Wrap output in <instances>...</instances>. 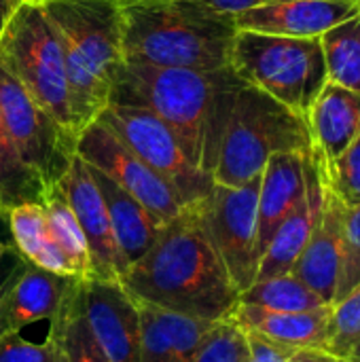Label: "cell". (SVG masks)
Returning a JSON list of instances; mask_svg holds the SVG:
<instances>
[{
  "mask_svg": "<svg viewBox=\"0 0 360 362\" xmlns=\"http://www.w3.org/2000/svg\"><path fill=\"white\" fill-rule=\"evenodd\" d=\"M344 210L346 206L325 187L320 221L291 269V274L312 288L327 305H333L337 293Z\"/></svg>",
  "mask_w": 360,
  "mask_h": 362,
  "instance_id": "cell-17",
  "label": "cell"
},
{
  "mask_svg": "<svg viewBox=\"0 0 360 362\" xmlns=\"http://www.w3.org/2000/svg\"><path fill=\"white\" fill-rule=\"evenodd\" d=\"M119 284L138 303L208 322L225 320L240 299L197 204L161 225L153 246L125 269Z\"/></svg>",
  "mask_w": 360,
  "mask_h": 362,
  "instance_id": "cell-1",
  "label": "cell"
},
{
  "mask_svg": "<svg viewBox=\"0 0 360 362\" xmlns=\"http://www.w3.org/2000/svg\"><path fill=\"white\" fill-rule=\"evenodd\" d=\"M229 68L242 83L267 93L303 119L329 81L320 38L238 30Z\"/></svg>",
  "mask_w": 360,
  "mask_h": 362,
  "instance_id": "cell-5",
  "label": "cell"
},
{
  "mask_svg": "<svg viewBox=\"0 0 360 362\" xmlns=\"http://www.w3.org/2000/svg\"><path fill=\"white\" fill-rule=\"evenodd\" d=\"M13 238H11V229H8V218L6 212L0 208V255L8 248H13Z\"/></svg>",
  "mask_w": 360,
  "mask_h": 362,
  "instance_id": "cell-37",
  "label": "cell"
},
{
  "mask_svg": "<svg viewBox=\"0 0 360 362\" xmlns=\"http://www.w3.org/2000/svg\"><path fill=\"white\" fill-rule=\"evenodd\" d=\"M348 358L354 362H360V339L354 344V348L350 350V354H348Z\"/></svg>",
  "mask_w": 360,
  "mask_h": 362,
  "instance_id": "cell-39",
  "label": "cell"
},
{
  "mask_svg": "<svg viewBox=\"0 0 360 362\" xmlns=\"http://www.w3.org/2000/svg\"><path fill=\"white\" fill-rule=\"evenodd\" d=\"M55 36L76 49L110 87L123 64V17L119 0H38Z\"/></svg>",
  "mask_w": 360,
  "mask_h": 362,
  "instance_id": "cell-10",
  "label": "cell"
},
{
  "mask_svg": "<svg viewBox=\"0 0 360 362\" xmlns=\"http://www.w3.org/2000/svg\"><path fill=\"white\" fill-rule=\"evenodd\" d=\"M356 284H360V206L344 210L339 278L333 303L344 299Z\"/></svg>",
  "mask_w": 360,
  "mask_h": 362,
  "instance_id": "cell-31",
  "label": "cell"
},
{
  "mask_svg": "<svg viewBox=\"0 0 360 362\" xmlns=\"http://www.w3.org/2000/svg\"><path fill=\"white\" fill-rule=\"evenodd\" d=\"M312 153H276L265 163L257 202L259 261L282 221L297 208L308 187V161Z\"/></svg>",
  "mask_w": 360,
  "mask_h": 362,
  "instance_id": "cell-15",
  "label": "cell"
},
{
  "mask_svg": "<svg viewBox=\"0 0 360 362\" xmlns=\"http://www.w3.org/2000/svg\"><path fill=\"white\" fill-rule=\"evenodd\" d=\"M123 62L214 72L229 68L236 19L199 0H119Z\"/></svg>",
  "mask_w": 360,
  "mask_h": 362,
  "instance_id": "cell-3",
  "label": "cell"
},
{
  "mask_svg": "<svg viewBox=\"0 0 360 362\" xmlns=\"http://www.w3.org/2000/svg\"><path fill=\"white\" fill-rule=\"evenodd\" d=\"M0 66L79 138L59 40L38 0H21L0 36Z\"/></svg>",
  "mask_w": 360,
  "mask_h": 362,
  "instance_id": "cell-6",
  "label": "cell"
},
{
  "mask_svg": "<svg viewBox=\"0 0 360 362\" xmlns=\"http://www.w3.org/2000/svg\"><path fill=\"white\" fill-rule=\"evenodd\" d=\"M204 4H208L214 11H221L225 15H240L244 11L257 8V6H265V4H274V2H282V0H199Z\"/></svg>",
  "mask_w": 360,
  "mask_h": 362,
  "instance_id": "cell-36",
  "label": "cell"
},
{
  "mask_svg": "<svg viewBox=\"0 0 360 362\" xmlns=\"http://www.w3.org/2000/svg\"><path fill=\"white\" fill-rule=\"evenodd\" d=\"M276 153H312L308 121L242 83L227 117L212 180L223 187L248 185L261 178Z\"/></svg>",
  "mask_w": 360,
  "mask_h": 362,
  "instance_id": "cell-4",
  "label": "cell"
},
{
  "mask_svg": "<svg viewBox=\"0 0 360 362\" xmlns=\"http://www.w3.org/2000/svg\"><path fill=\"white\" fill-rule=\"evenodd\" d=\"M76 155L134 195L159 223L172 221L185 208L174 189L134 155L100 119L79 134Z\"/></svg>",
  "mask_w": 360,
  "mask_h": 362,
  "instance_id": "cell-11",
  "label": "cell"
},
{
  "mask_svg": "<svg viewBox=\"0 0 360 362\" xmlns=\"http://www.w3.org/2000/svg\"><path fill=\"white\" fill-rule=\"evenodd\" d=\"M225 320L244 333H255L286 346L329 350L331 341V305L310 312H269L238 301Z\"/></svg>",
  "mask_w": 360,
  "mask_h": 362,
  "instance_id": "cell-20",
  "label": "cell"
},
{
  "mask_svg": "<svg viewBox=\"0 0 360 362\" xmlns=\"http://www.w3.org/2000/svg\"><path fill=\"white\" fill-rule=\"evenodd\" d=\"M240 87L242 81L231 68L204 72L123 62L110 100L138 104L155 112L174 132L189 161L212 176Z\"/></svg>",
  "mask_w": 360,
  "mask_h": 362,
  "instance_id": "cell-2",
  "label": "cell"
},
{
  "mask_svg": "<svg viewBox=\"0 0 360 362\" xmlns=\"http://www.w3.org/2000/svg\"><path fill=\"white\" fill-rule=\"evenodd\" d=\"M320 174L325 187L346 208L360 206V136L339 157H335L327 165H320Z\"/></svg>",
  "mask_w": 360,
  "mask_h": 362,
  "instance_id": "cell-29",
  "label": "cell"
},
{
  "mask_svg": "<svg viewBox=\"0 0 360 362\" xmlns=\"http://www.w3.org/2000/svg\"><path fill=\"white\" fill-rule=\"evenodd\" d=\"M325 206V180L320 174V165L314 157V151L308 161V187L303 199L297 208L282 221L274 238L269 240L265 252L261 255L257 280H267L276 276L291 274L295 261L306 248L310 235L314 233Z\"/></svg>",
  "mask_w": 360,
  "mask_h": 362,
  "instance_id": "cell-16",
  "label": "cell"
},
{
  "mask_svg": "<svg viewBox=\"0 0 360 362\" xmlns=\"http://www.w3.org/2000/svg\"><path fill=\"white\" fill-rule=\"evenodd\" d=\"M360 339V284L344 299L331 305V341L329 350L337 356H348Z\"/></svg>",
  "mask_w": 360,
  "mask_h": 362,
  "instance_id": "cell-32",
  "label": "cell"
},
{
  "mask_svg": "<svg viewBox=\"0 0 360 362\" xmlns=\"http://www.w3.org/2000/svg\"><path fill=\"white\" fill-rule=\"evenodd\" d=\"M250 348L246 333L229 320L212 325L202 348L191 362H248Z\"/></svg>",
  "mask_w": 360,
  "mask_h": 362,
  "instance_id": "cell-30",
  "label": "cell"
},
{
  "mask_svg": "<svg viewBox=\"0 0 360 362\" xmlns=\"http://www.w3.org/2000/svg\"><path fill=\"white\" fill-rule=\"evenodd\" d=\"M8 229L15 248L34 265L62 274V276H76L74 267L66 259V255L59 250V246L53 242L47 216L42 210V204H21L6 212ZM79 278V276H76Z\"/></svg>",
  "mask_w": 360,
  "mask_h": 362,
  "instance_id": "cell-23",
  "label": "cell"
},
{
  "mask_svg": "<svg viewBox=\"0 0 360 362\" xmlns=\"http://www.w3.org/2000/svg\"><path fill=\"white\" fill-rule=\"evenodd\" d=\"M42 210L47 216V227L53 238V242L59 246V250L66 255L70 265L74 267L79 278H91V255L87 240L83 235V229L68 206L66 197L59 193L57 187H51L47 195L42 197Z\"/></svg>",
  "mask_w": 360,
  "mask_h": 362,
  "instance_id": "cell-25",
  "label": "cell"
},
{
  "mask_svg": "<svg viewBox=\"0 0 360 362\" xmlns=\"http://www.w3.org/2000/svg\"><path fill=\"white\" fill-rule=\"evenodd\" d=\"M0 362H64V356L49 337L45 344H32L19 331H11L0 337Z\"/></svg>",
  "mask_w": 360,
  "mask_h": 362,
  "instance_id": "cell-34",
  "label": "cell"
},
{
  "mask_svg": "<svg viewBox=\"0 0 360 362\" xmlns=\"http://www.w3.org/2000/svg\"><path fill=\"white\" fill-rule=\"evenodd\" d=\"M261 178L242 187L212 185L202 199L199 214L204 227L231 278L236 288L244 293L257 280V202Z\"/></svg>",
  "mask_w": 360,
  "mask_h": 362,
  "instance_id": "cell-9",
  "label": "cell"
},
{
  "mask_svg": "<svg viewBox=\"0 0 360 362\" xmlns=\"http://www.w3.org/2000/svg\"><path fill=\"white\" fill-rule=\"evenodd\" d=\"M55 187L66 197L87 240L91 255V278L119 282L127 269V263L115 240L108 210L91 168L79 155H74Z\"/></svg>",
  "mask_w": 360,
  "mask_h": 362,
  "instance_id": "cell-12",
  "label": "cell"
},
{
  "mask_svg": "<svg viewBox=\"0 0 360 362\" xmlns=\"http://www.w3.org/2000/svg\"><path fill=\"white\" fill-rule=\"evenodd\" d=\"M238 301L269 312H310L327 305L312 288H308L293 274L259 280L244 293H240Z\"/></svg>",
  "mask_w": 360,
  "mask_h": 362,
  "instance_id": "cell-27",
  "label": "cell"
},
{
  "mask_svg": "<svg viewBox=\"0 0 360 362\" xmlns=\"http://www.w3.org/2000/svg\"><path fill=\"white\" fill-rule=\"evenodd\" d=\"M91 174H93L95 185L104 197L110 227H112L115 240L119 244V250L129 267L153 246L163 223H159L134 195H129L125 189H121L108 176H104L95 168H91Z\"/></svg>",
  "mask_w": 360,
  "mask_h": 362,
  "instance_id": "cell-22",
  "label": "cell"
},
{
  "mask_svg": "<svg viewBox=\"0 0 360 362\" xmlns=\"http://www.w3.org/2000/svg\"><path fill=\"white\" fill-rule=\"evenodd\" d=\"M83 312L93 339L110 362H140V310L119 282L85 278Z\"/></svg>",
  "mask_w": 360,
  "mask_h": 362,
  "instance_id": "cell-13",
  "label": "cell"
},
{
  "mask_svg": "<svg viewBox=\"0 0 360 362\" xmlns=\"http://www.w3.org/2000/svg\"><path fill=\"white\" fill-rule=\"evenodd\" d=\"M354 2H356V4H359V6H360V0H354Z\"/></svg>",
  "mask_w": 360,
  "mask_h": 362,
  "instance_id": "cell-40",
  "label": "cell"
},
{
  "mask_svg": "<svg viewBox=\"0 0 360 362\" xmlns=\"http://www.w3.org/2000/svg\"><path fill=\"white\" fill-rule=\"evenodd\" d=\"M246 339L250 348L248 362H354L348 356H337L323 348L286 346L255 333H246Z\"/></svg>",
  "mask_w": 360,
  "mask_h": 362,
  "instance_id": "cell-33",
  "label": "cell"
},
{
  "mask_svg": "<svg viewBox=\"0 0 360 362\" xmlns=\"http://www.w3.org/2000/svg\"><path fill=\"white\" fill-rule=\"evenodd\" d=\"M25 265H28V259L15 246L0 255V301L17 282V278L23 274Z\"/></svg>",
  "mask_w": 360,
  "mask_h": 362,
  "instance_id": "cell-35",
  "label": "cell"
},
{
  "mask_svg": "<svg viewBox=\"0 0 360 362\" xmlns=\"http://www.w3.org/2000/svg\"><path fill=\"white\" fill-rule=\"evenodd\" d=\"M354 0H282L236 15L238 30L291 38H320L331 28L359 15Z\"/></svg>",
  "mask_w": 360,
  "mask_h": 362,
  "instance_id": "cell-14",
  "label": "cell"
},
{
  "mask_svg": "<svg viewBox=\"0 0 360 362\" xmlns=\"http://www.w3.org/2000/svg\"><path fill=\"white\" fill-rule=\"evenodd\" d=\"M138 310L140 362H191L214 325L146 303H138Z\"/></svg>",
  "mask_w": 360,
  "mask_h": 362,
  "instance_id": "cell-21",
  "label": "cell"
},
{
  "mask_svg": "<svg viewBox=\"0 0 360 362\" xmlns=\"http://www.w3.org/2000/svg\"><path fill=\"white\" fill-rule=\"evenodd\" d=\"M47 189L21 161L0 112V208L8 212L21 204H40Z\"/></svg>",
  "mask_w": 360,
  "mask_h": 362,
  "instance_id": "cell-28",
  "label": "cell"
},
{
  "mask_svg": "<svg viewBox=\"0 0 360 362\" xmlns=\"http://www.w3.org/2000/svg\"><path fill=\"white\" fill-rule=\"evenodd\" d=\"M81 282L83 278L72 284L62 310L55 314V318L49 320L51 327L47 337L57 344L64 362H110L93 339L91 329L85 320Z\"/></svg>",
  "mask_w": 360,
  "mask_h": 362,
  "instance_id": "cell-24",
  "label": "cell"
},
{
  "mask_svg": "<svg viewBox=\"0 0 360 362\" xmlns=\"http://www.w3.org/2000/svg\"><path fill=\"white\" fill-rule=\"evenodd\" d=\"M331 83L360 93V13L320 36Z\"/></svg>",
  "mask_w": 360,
  "mask_h": 362,
  "instance_id": "cell-26",
  "label": "cell"
},
{
  "mask_svg": "<svg viewBox=\"0 0 360 362\" xmlns=\"http://www.w3.org/2000/svg\"><path fill=\"white\" fill-rule=\"evenodd\" d=\"M76 280V276L53 274L28 261L23 274L0 301V337L32 322L55 318Z\"/></svg>",
  "mask_w": 360,
  "mask_h": 362,
  "instance_id": "cell-18",
  "label": "cell"
},
{
  "mask_svg": "<svg viewBox=\"0 0 360 362\" xmlns=\"http://www.w3.org/2000/svg\"><path fill=\"white\" fill-rule=\"evenodd\" d=\"M306 121L314 157L320 165L331 163L360 136V93L327 81Z\"/></svg>",
  "mask_w": 360,
  "mask_h": 362,
  "instance_id": "cell-19",
  "label": "cell"
},
{
  "mask_svg": "<svg viewBox=\"0 0 360 362\" xmlns=\"http://www.w3.org/2000/svg\"><path fill=\"white\" fill-rule=\"evenodd\" d=\"M19 4H21V0H0V36Z\"/></svg>",
  "mask_w": 360,
  "mask_h": 362,
  "instance_id": "cell-38",
  "label": "cell"
},
{
  "mask_svg": "<svg viewBox=\"0 0 360 362\" xmlns=\"http://www.w3.org/2000/svg\"><path fill=\"white\" fill-rule=\"evenodd\" d=\"M134 155L157 172L182 206L199 204L212 191V176L195 168L174 132L149 108L110 100L98 117Z\"/></svg>",
  "mask_w": 360,
  "mask_h": 362,
  "instance_id": "cell-7",
  "label": "cell"
},
{
  "mask_svg": "<svg viewBox=\"0 0 360 362\" xmlns=\"http://www.w3.org/2000/svg\"><path fill=\"white\" fill-rule=\"evenodd\" d=\"M0 112L25 168L49 191L76 155V136L59 125L0 66Z\"/></svg>",
  "mask_w": 360,
  "mask_h": 362,
  "instance_id": "cell-8",
  "label": "cell"
}]
</instances>
